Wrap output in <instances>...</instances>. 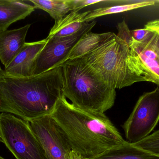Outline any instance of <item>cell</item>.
I'll use <instances>...</instances> for the list:
<instances>
[{
    "label": "cell",
    "instance_id": "obj_23",
    "mask_svg": "<svg viewBox=\"0 0 159 159\" xmlns=\"http://www.w3.org/2000/svg\"><path fill=\"white\" fill-rule=\"evenodd\" d=\"M0 142H1V143H2V140H1V138H0Z\"/></svg>",
    "mask_w": 159,
    "mask_h": 159
},
{
    "label": "cell",
    "instance_id": "obj_3",
    "mask_svg": "<svg viewBox=\"0 0 159 159\" xmlns=\"http://www.w3.org/2000/svg\"><path fill=\"white\" fill-rule=\"evenodd\" d=\"M61 66L63 95L74 105L100 114L114 106L116 89L102 80L82 58L68 60Z\"/></svg>",
    "mask_w": 159,
    "mask_h": 159
},
{
    "label": "cell",
    "instance_id": "obj_1",
    "mask_svg": "<svg viewBox=\"0 0 159 159\" xmlns=\"http://www.w3.org/2000/svg\"><path fill=\"white\" fill-rule=\"evenodd\" d=\"M62 69L59 66L37 75L14 77L0 66V113L30 121L51 115L63 96Z\"/></svg>",
    "mask_w": 159,
    "mask_h": 159
},
{
    "label": "cell",
    "instance_id": "obj_17",
    "mask_svg": "<svg viewBox=\"0 0 159 159\" xmlns=\"http://www.w3.org/2000/svg\"><path fill=\"white\" fill-rule=\"evenodd\" d=\"M35 9H40L48 13L57 22L73 11L72 0H30Z\"/></svg>",
    "mask_w": 159,
    "mask_h": 159
},
{
    "label": "cell",
    "instance_id": "obj_18",
    "mask_svg": "<svg viewBox=\"0 0 159 159\" xmlns=\"http://www.w3.org/2000/svg\"><path fill=\"white\" fill-rule=\"evenodd\" d=\"M132 145L159 156V130Z\"/></svg>",
    "mask_w": 159,
    "mask_h": 159
},
{
    "label": "cell",
    "instance_id": "obj_11",
    "mask_svg": "<svg viewBox=\"0 0 159 159\" xmlns=\"http://www.w3.org/2000/svg\"><path fill=\"white\" fill-rule=\"evenodd\" d=\"M31 24L12 30L0 32V61L7 66L18 54L26 43V38Z\"/></svg>",
    "mask_w": 159,
    "mask_h": 159
},
{
    "label": "cell",
    "instance_id": "obj_12",
    "mask_svg": "<svg viewBox=\"0 0 159 159\" xmlns=\"http://www.w3.org/2000/svg\"><path fill=\"white\" fill-rule=\"evenodd\" d=\"M34 6L20 0H0V32L18 21L24 19L34 11Z\"/></svg>",
    "mask_w": 159,
    "mask_h": 159
},
{
    "label": "cell",
    "instance_id": "obj_10",
    "mask_svg": "<svg viewBox=\"0 0 159 159\" xmlns=\"http://www.w3.org/2000/svg\"><path fill=\"white\" fill-rule=\"evenodd\" d=\"M47 42L46 38L36 42H26L18 54L5 67V72L14 77H29L33 75L35 59Z\"/></svg>",
    "mask_w": 159,
    "mask_h": 159
},
{
    "label": "cell",
    "instance_id": "obj_20",
    "mask_svg": "<svg viewBox=\"0 0 159 159\" xmlns=\"http://www.w3.org/2000/svg\"><path fill=\"white\" fill-rule=\"evenodd\" d=\"M150 31V29L148 23L145 25L143 29H136L130 30L132 37L137 42H141L144 40L148 36Z\"/></svg>",
    "mask_w": 159,
    "mask_h": 159
},
{
    "label": "cell",
    "instance_id": "obj_13",
    "mask_svg": "<svg viewBox=\"0 0 159 159\" xmlns=\"http://www.w3.org/2000/svg\"><path fill=\"white\" fill-rule=\"evenodd\" d=\"M91 10L83 13L72 11L62 19L55 22L47 38L71 36L78 32L86 23L85 17Z\"/></svg>",
    "mask_w": 159,
    "mask_h": 159
},
{
    "label": "cell",
    "instance_id": "obj_7",
    "mask_svg": "<svg viewBox=\"0 0 159 159\" xmlns=\"http://www.w3.org/2000/svg\"><path fill=\"white\" fill-rule=\"evenodd\" d=\"M159 121V88L139 97L122 126L127 142L135 143L151 134Z\"/></svg>",
    "mask_w": 159,
    "mask_h": 159
},
{
    "label": "cell",
    "instance_id": "obj_8",
    "mask_svg": "<svg viewBox=\"0 0 159 159\" xmlns=\"http://www.w3.org/2000/svg\"><path fill=\"white\" fill-rule=\"evenodd\" d=\"M96 21L86 22L78 32L64 37L47 38V42L35 59L33 75H37L61 65L80 38L93 28Z\"/></svg>",
    "mask_w": 159,
    "mask_h": 159
},
{
    "label": "cell",
    "instance_id": "obj_6",
    "mask_svg": "<svg viewBox=\"0 0 159 159\" xmlns=\"http://www.w3.org/2000/svg\"><path fill=\"white\" fill-rule=\"evenodd\" d=\"M147 23L150 31L144 40L137 42L131 36L126 42L129 62L136 74L159 86V20Z\"/></svg>",
    "mask_w": 159,
    "mask_h": 159
},
{
    "label": "cell",
    "instance_id": "obj_15",
    "mask_svg": "<svg viewBox=\"0 0 159 159\" xmlns=\"http://www.w3.org/2000/svg\"><path fill=\"white\" fill-rule=\"evenodd\" d=\"M156 2H159V1H121L120 3L117 4L91 10L90 13L85 17V21L86 22H89L99 17L153 5Z\"/></svg>",
    "mask_w": 159,
    "mask_h": 159
},
{
    "label": "cell",
    "instance_id": "obj_4",
    "mask_svg": "<svg viewBox=\"0 0 159 159\" xmlns=\"http://www.w3.org/2000/svg\"><path fill=\"white\" fill-rule=\"evenodd\" d=\"M81 58L107 85L116 90L146 81L144 77L132 70L129 45L114 33Z\"/></svg>",
    "mask_w": 159,
    "mask_h": 159
},
{
    "label": "cell",
    "instance_id": "obj_14",
    "mask_svg": "<svg viewBox=\"0 0 159 159\" xmlns=\"http://www.w3.org/2000/svg\"><path fill=\"white\" fill-rule=\"evenodd\" d=\"M89 159H159V156L135 147L126 141L123 144Z\"/></svg>",
    "mask_w": 159,
    "mask_h": 159
},
{
    "label": "cell",
    "instance_id": "obj_21",
    "mask_svg": "<svg viewBox=\"0 0 159 159\" xmlns=\"http://www.w3.org/2000/svg\"><path fill=\"white\" fill-rule=\"evenodd\" d=\"M68 159H86L82 157L80 155H78L77 153L75 151L71 150L69 154Z\"/></svg>",
    "mask_w": 159,
    "mask_h": 159
},
{
    "label": "cell",
    "instance_id": "obj_19",
    "mask_svg": "<svg viewBox=\"0 0 159 159\" xmlns=\"http://www.w3.org/2000/svg\"><path fill=\"white\" fill-rule=\"evenodd\" d=\"M107 0H72L73 11L79 12L82 8L95 4L109 2Z\"/></svg>",
    "mask_w": 159,
    "mask_h": 159
},
{
    "label": "cell",
    "instance_id": "obj_22",
    "mask_svg": "<svg viewBox=\"0 0 159 159\" xmlns=\"http://www.w3.org/2000/svg\"><path fill=\"white\" fill-rule=\"evenodd\" d=\"M0 159H4L2 157H0Z\"/></svg>",
    "mask_w": 159,
    "mask_h": 159
},
{
    "label": "cell",
    "instance_id": "obj_5",
    "mask_svg": "<svg viewBox=\"0 0 159 159\" xmlns=\"http://www.w3.org/2000/svg\"><path fill=\"white\" fill-rule=\"evenodd\" d=\"M0 138L16 159H46L29 121L1 113Z\"/></svg>",
    "mask_w": 159,
    "mask_h": 159
},
{
    "label": "cell",
    "instance_id": "obj_16",
    "mask_svg": "<svg viewBox=\"0 0 159 159\" xmlns=\"http://www.w3.org/2000/svg\"><path fill=\"white\" fill-rule=\"evenodd\" d=\"M112 34L110 32L100 34L91 31L87 33L75 46L66 61L81 58L110 37Z\"/></svg>",
    "mask_w": 159,
    "mask_h": 159
},
{
    "label": "cell",
    "instance_id": "obj_9",
    "mask_svg": "<svg viewBox=\"0 0 159 159\" xmlns=\"http://www.w3.org/2000/svg\"><path fill=\"white\" fill-rule=\"evenodd\" d=\"M28 121L46 159H68L71 149L51 115Z\"/></svg>",
    "mask_w": 159,
    "mask_h": 159
},
{
    "label": "cell",
    "instance_id": "obj_2",
    "mask_svg": "<svg viewBox=\"0 0 159 159\" xmlns=\"http://www.w3.org/2000/svg\"><path fill=\"white\" fill-rule=\"evenodd\" d=\"M51 116L71 150L84 158H91L126 142L104 114L76 107L63 95Z\"/></svg>",
    "mask_w": 159,
    "mask_h": 159
}]
</instances>
